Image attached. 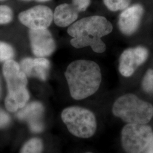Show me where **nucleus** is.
Instances as JSON below:
<instances>
[{
    "instance_id": "nucleus-1",
    "label": "nucleus",
    "mask_w": 153,
    "mask_h": 153,
    "mask_svg": "<svg viewBox=\"0 0 153 153\" xmlns=\"http://www.w3.org/2000/svg\"><path fill=\"white\" fill-rule=\"evenodd\" d=\"M113 26L105 17L94 16L83 18L73 23L68 29L73 39L71 45L76 48L91 47L93 51L103 53L106 46L101 38L112 32Z\"/></svg>"
},
{
    "instance_id": "nucleus-2",
    "label": "nucleus",
    "mask_w": 153,
    "mask_h": 153,
    "mask_svg": "<svg viewBox=\"0 0 153 153\" xmlns=\"http://www.w3.org/2000/svg\"><path fill=\"white\" fill-rule=\"evenodd\" d=\"M71 97L76 100L87 98L96 93L102 81L99 66L94 61H73L65 73Z\"/></svg>"
},
{
    "instance_id": "nucleus-3",
    "label": "nucleus",
    "mask_w": 153,
    "mask_h": 153,
    "mask_svg": "<svg viewBox=\"0 0 153 153\" xmlns=\"http://www.w3.org/2000/svg\"><path fill=\"white\" fill-rule=\"evenodd\" d=\"M2 72L7 88L6 108L10 112H16L24 107L30 98L27 76L21 66L12 60L4 62Z\"/></svg>"
},
{
    "instance_id": "nucleus-4",
    "label": "nucleus",
    "mask_w": 153,
    "mask_h": 153,
    "mask_svg": "<svg viewBox=\"0 0 153 153\" xmlns=\"http://www.w3.org/2000/svg\"><path fill=\"white\" fill-rule=\"evenodd\" d=\"M112 112L128 124H145L153 116V106L132 94H127L117 99Z\"/></svg>"
},
{
    "instance_id": "nucleus-5",
    "label": "nucleus",
    "mask_w": 153,
    "mask_h": 153,
    "mask_svg": "<svg viewBox=\"0 0 153 153\" xmlns=\"http://www.w3.org/2000/svg\"><path fill=\"white\" fill-rule=\"evenodd\" d=\"M61 119L69 131L75 136L87 138L93 136L97 129V120L90 110L78 106L64 109Z\"/></svg>"
},
{
    "instance_id": "nucleus-6",
    "label": "nucleus",
    "mask_w": 153,
    "mask_h": 153,
    "mask_svg": "<svg viewBox=\"0 0 153 153\" xmlns=\"http://www.w3.org/2000/svg\"><path fill=\"white\" fill-rule=\"evenodd\" d=\"M153 140V131L145 124H128L121 131V143L126 153H143Z\"/></svg>"
},
{
    "instance_id": "nucleus-7",
    "label": "nucleus",
    "mask_w": 153,
    "mask_h": 153,
    "mask_svg": "<svg viewBox=\"0 0 153 153\" xmlns=\"http://www.w3.org/2000/svg\"><path fill=\"white\" fill-rule=\"evenodd\" d=\"M19 19L30 30L47 29L53 19V13L47 6L38 5L22 11Z\"/></svg>"
},
{
    "instance_id": "nucleus-8",
    "label": "nucleus",
    "mask_w": 153,
    "mask_h": 153,
    "mask_svg": "<svg viewBox=\"0 0 153 153\" xmlns=\"http://www.w3.org/2000/svg\"><path fill=\"white\" fill-rule=\"evenodd\" d=\"M148 57V49L143 47L126 49L121 53L119 59V69L121 74L126 77L131 76L146 60Z\"/></svg>"
},
{
    "instance_id": "nucleus-9",
    "label": "nucleus",
    "mask_w": 153,
    "mask_h": 153,
    "mask_svg": "<svg viewBox=\"0 0 153 153\" xmlns=\"http://www.w3.org/2000/svg\"><path fill=\"white\" fill-rule=\"evenodd\" d=\"M29 37L33 53L36 56L47 57L55 51V40L47 29L30 30Z\"/></svg>"
},
{
    "instance_id": "nucleus-10",
    "label": "nucleus",
    "mask_w": 153,
    "mask_h": 153,
    "mask_svg": "<svg viewBox=\"0 0 153 153\" xmlns=\"http://www.w3.org/2000/svg\"><path fill=\"white\" fill-rule=\"evenodd\" d=\"M143 13V7L135 4L128 7L121 13L118 26L121 32L126 35H131L137 31Z\"/></svg>"
},
{
    "instance_id": "nucleus-11",
    "label": "nucleus",
    "mask_w": 153,
    "mask_h": 153,
    "mask_svg": "<svg viewBox=\"0 0 153 153\" xmlns=\"http://www.w3.org/2000/svg\"><path fill=\"white\" fill-rule=\"evenodd\" d=\"M44 107L38 102H33L26 105L17 113V117L23 120L27 121L32 131L39 133L43 129L42 117Z\"/></svg>"
},
{
    "instance_id": "nucleus-12",
    "label": "nucleus",
    "mask_w": 153,
    "mask_h": 153,
    "mask_svg": "<svg viewBox=\"0 0 153 153\" xmlns=\"http://www.w3.org/2000/svg\"><path fill=\"white\" fill-rule=\"evenodd\" d=\"M20 66L27 76L36 77L45 81L48 76L50 62L45 57L25 58L21 62Z\"/></svg>"
},
{
    "instance_id": "nucleus-13",
    "label": "nucleus",
    "mask_w": 153,
    "mask_h": 153,
    "mask_svg": "<svg viewBox=\"0 0 153 153\" xmlns=\"http://www.w3.org/2000/svg\"><path fill=\"white\" fill-rule=\"evenodd\" d=\"M79 11L71 4H63L56 7L53 13V20L56 25L61 27L71 26L78 18Z\"/></svg>"
},
{
    "instance_id": "nucleus-14",
    "label": "nucleus",
    "mask_w": 153,
    "mask_h": 153,
    "mask_svg": "<svg viewBox=\"0 0 153 153\" xmlns=\"http://www.w3.org/2000/svg\"><path fill=\"white\" fill-rule=\"evenodd\" d=\"M43 147L42 140L38 138H33L25 143L20 153H42Z\"/></svg>"
},
{
    "instance_id": "nucleus-15",
    "label": "nucleus",
    "mask_w": 153,
    "mask_h": 153,
    "mask_svg": "<svg viewBox=\"0 0 153 153\" xmlns=\"http://www.w3.org/2000/svg\"><path fill=\"white\" fill-rule=\"evenodd\" d=\"M131 0H103L104 5L112 11L122 10L126 9Z\"/></svg>"
},
{
    "instance_id": "nucleus-16",
    "label": "nucleus",
    "mask_w": 153,
    "mask_h": 153,
    "mask_svg": "<svg viewBox=\"0 0 153 153\" xmlns=\"http://www.w3.org/2000/svg\"><path fill=\"white\" fill-rule=\"evenodd\" d=\"M14 55V51L11 45L0 41V62L10 60Z\"/></svg>"
},
{
    "instance_id": "nucleus-17",
    "label": "nucleus",
    "mask_w": 153,
    "mask_h": 153,
    "mask_svg": "<svg viewBox=\"0 0 153 153\" xmlns=\"http://www.w3.org/2000/svg\"><path fill=\"white\" fill-rule=\"evenodd\" d=\"M13 11L7 6L0 5V25L7 24L13 19Z\"/></svg>"
},
{
    "instance_id": "nucleus-18",
    "label": "nucleus",
    "mask_w": 153,
    "mask_h": 153,
    "mask_svg": "<svg viewBox=\"0 0 153 153\" xmlns=\"http://www.w3.org/2000/svg\"><path fill=\"white\" fill-rule=\"evenodd\" d=\"M142 86L146 92L153 94V69H149L146 72L142 81Z\"/></svg>"
},
{
    "instance_id": "nucleus-19",
    "label": "nucleus",
    "mask_w": 153,
    "mask_h": 153,
    "mask_svg": "<svg viewBox=\"0 0 153 153\" xmlns=\"http://www.w3.org/2000/svg\"><path fill=\"white\" fill-rule=\"evenodd\" d=\"M91 3V0H72V4L76 7L78 11H85Z\"/></svg>"
},
{
    "instance_id": "nucleus-20",
    "label": "nucleus",
    "mask_w": 153,
    "mask_h": 153,
    "mask_svg": "<svg viewBox=\"0 0 153 153\" xmlns=\"http://www.w3.org/2000/svg\"><path fill=\"white\" fill-rule=\"evenodd\" d=\"M10 122V117L2 109H0V128L5 127Z\"/></svg>"
},
{
    "instance_id": "nucleus-21",
    "label": "nucleus",
    "mask_w": 153,
    "mask_h": 153,
    "mask_svg": "<svg viewBox=\"0 0 153 153\" xmlns=\"http://www.w3.org/2000/svg\"><path fill=\"white\" fill-rule=\"evenodd\" d=\"M143 153H153V140Z\"/></svg>"
},
{
    "instance_id": "nucleus-22",
    "label": "nucleus",
    "mask_w": 153,
    "mask_h": 153,
    "mask_svg": "<svg viewBox=\"0 0 153 153\" xmlns=\"http://www.w3.org/2000/svg\"><path fill=\"white\" fill-rule=\"evenodd\" d=\"M23 1H37V2H47V1H49L51 0H23Z\"/></svg>"
},
{
    "instance_id": "nucleus-23",
    "label": "nucleus",
    "mask_w": 153,
    "mask_h": 153,
    "mask_svg": "<svg viewBox=\"0 0 153 153\" xmlns=\"http://www.w3.org/2000/svg\"><path fill=\"white\" fill-rule=\"evenodd\" d=\"M90 153V152H88V153Z\"/></svg>"
}]
</instances>
